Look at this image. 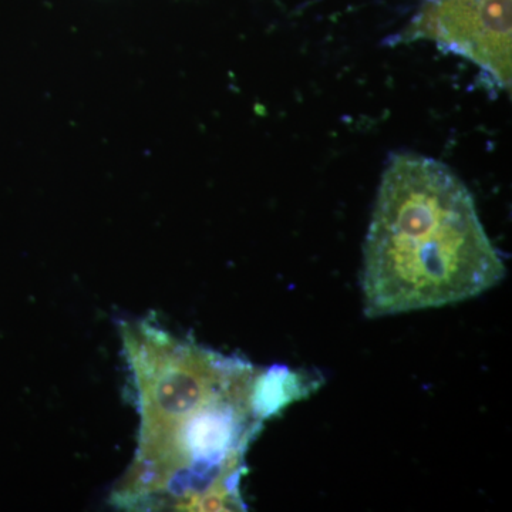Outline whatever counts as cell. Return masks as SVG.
Returning a JSON list of instances; mask_svg holds the SVG:
<instances>
[{"instance_id": "obj_1", "label": "cell", "mask_w": 512, "mask_h": 512, "mask_svg": "<svg viewBox=\"0 0 512 512\" xmlns=\"http://www.w3.org/2000/svg\"><path fill=\"white\" fill-rule=\"evenodd\" d=\"M140 436L113 498L127 510L244 511L248 448L269 417L316 382L178 338L157 323H123Z\"/></svg>"}, {"instance_id": "obj_2", "label": "cell", "mask_w": 512, "mask_h": 512, "mask_svg": "<svg viewBox=\"0 0 512 512\" xmlns=\"http://www.w3.org/2000/svg\"><path fill=\"white\" fill-rule=\"evenodd\" d=\"M504 276L503 259L463 181L434 158L394 154L363 245L367 318L470 301Z\"/></svg>"}, {"instance_id": "obj_3", "label": "cell", "mask_w": 512, "mask_h": 512, "mask_svg": "<svg viewBox=\"0 0 512 512\" xmlns=\"http://www.w3.org/2000/svg\"><path fill=\"white\" fill-rule=\"evenodd\" d=\"M511 0H430L399 42L426 39L476 63L501 89L511 86Z\"/></svg>"}]
</instances>
